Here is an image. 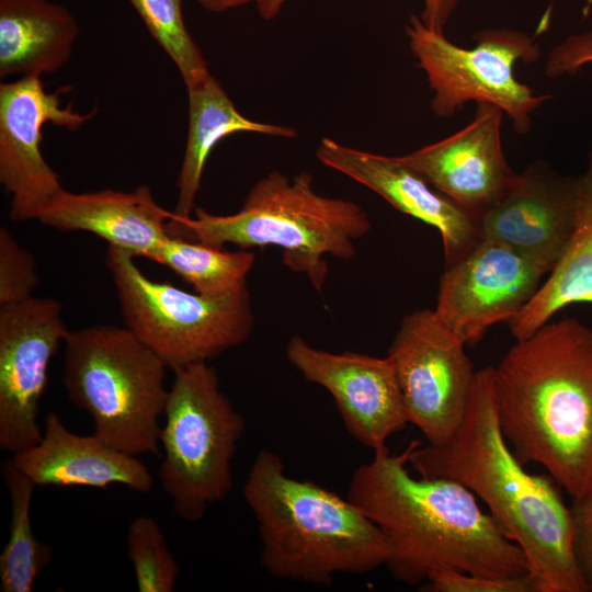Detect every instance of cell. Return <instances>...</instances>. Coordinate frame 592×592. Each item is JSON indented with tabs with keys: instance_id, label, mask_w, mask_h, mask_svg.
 Wrapping results in <instances>:
<instances>
[{
	"instance_id": "8fae6325",
	"label": "cell",
	"mask_w": 592,
	"mask_h": 592,
	"mask_svg": "<svg viewBox=\"0 0 592 592\" xmlns=\"http://www.w3.org/2000/svg\"><path fill=\"white\" fill-rule=\"evenodd\" d=\"M61 304L32 296L0 306V448L13 454L43 436L38 411L54 355L69 333Z\"/></svg>"
},
{
	"instance_id": "3957f363",
	"label": "cell",
	"mask_w": 592,
	"mask_h": 592,
	"mask_svg": "<svg viewBox=\"0 0 592 592\" xmlns=\"http://www.w3.org/2000/svg\"><path fill=\"white\" fill-rule=\"evenodd\" d=\"M493 369L502 434L572 498L592 481V329L574 318L516 341Z\"/></svg>"
},
{
	"instance_id": "52a82bcc",
	"label": "cell",
	"mask_w": 592,
	"mask_h": 592,
	"mask_svg": "<svg viewBox=\"0 0 592 592\" xmlns=\"http://www.w3.org/2000/svg\"><path fill=\"white\" fill-rule=\"evenodd\" d=\"M163 417L158 479L175 514L197 522L231 490V463L246 421L207 363L174 372Z\"/></svg>"
},
{
	"instance_id": "9c48e42d",
	"label": "cell",
	"mask_w": 592,
	"mask_h": 592,
	"mask_svg": "<svg viewBox=\"0 0 592 592\" xmlns=\"http://www.w3.org/2000/svg\"><path fill=\"white\" fill-rule=\"evenodd\" d=\"M406 34L433 92L432 112L440 118L454 116L467 102H488L505 112L514 132L524 136L532 114L553 98L535 94L514 76L517 61L530 64L540 54L539 45L520 31L487 29L474 36L476 46L464 48L411 14Z\"/></svg>"
},
{
	"instance_id": "d4e9b609",
	"label": "cell",
	"mask_w": 592,
	"mask_h": 592,
	"mask_svg": "<svg viewBox=\"0 0 592 592\" xmlns=\"http://www.w3.org/2000/svg\"><path fill=\"white\" fill-rule=\"evenodd\" d=\"M127 1L151 37L173 61L186 88L210 75L206 59L185 25L183 0Z\"/></svg>"
},
{
	"instance_id": "30bf717a",
	"label": "cell",
	"mask_w": 592,
	"mask_h": 592,
	"mask_svg": "<svg viewBox=\"0 0 592 592\" xmlns=\"http://www.w3.org/2000/svg\"><path fill=\"white\" fill-rule=\"evenodd\" d=\"M464 346L431 309L406 315L389 346L409 423L429 444L446 442L465 415L477 372Z\"/></svg>"
},
{
	"instance_id": "ba28073f",
	"label": "cell",
	"mask_w": 592,
	"mask_h": 592,
	"mask_svg": "<svg viewBox=\"0 0 592 592\" xmlns=\"http://www.w3.org/2000/svg\"><path fill=\"white\" fill-rule=\"evenodd\" d=\"M112 276L124 326L152 350L171 371L207 363L244 343L254 315L248 287L210 298L141 272L135 257L109 247Z\"/></svg>"
},
{
	"instance_id": "7c38bea8",
	"label": "cell",
	"mask_w": 592,
	"mask_h": 592,
	"mask_svg": "<svg viewBox=\"0 0 592 592\" xmlns=\"http://www.w3.org/2000/svg\"><path fill=\"white\" fill-rule=\"evenodd\" d=\"M94 113L64 107L59 93L46 91L41 78L0 84V182L10 195L12 221L37 220L64 190L41 150L44 126L77 132Z\"/></svg>"
},
{
	"instance_id": "5b68a950",
	"label": "cell",
	"mask_w": 592,
	"mask_h": 592,
	"mask_svg": "<svg viewBox=\"0 0 592 592\" xmlns=\"http://www.w3.org/2000/svg\"><path fill=\"white\" fill-rule=\"evenodd\" d=\"M169 229L216 247H278L283 263L321 292L329 272L326 255L353 259L355 241L372 223L360 204L316 192L310 173L272 171L252 185L238 212L215 215L195 207L191 217L171 219Z\"/></svg>"
},
{
	"instance_id": "6da1fadb",
	"label": "cell",
	"mask_w": 592,
	"mask_h": 592,
	"mask_svg": "<svg viewBox=\"0 0 592 592\" xmlns=\"http://www.w3.org/2000/svg\"><path fill=\"white\" fill-rule=\"evenodd\" d=\"M407 451L408 464L420 476L455 480L488 505L525 554L536 592H589L557 482L527 473L502 434L492 367L477 371L463 421L446 442H413Z\"/></svg>"
},
{
	"instance_id": "7402d4cb",
	"label": "cell",
	"mask_w": 592,
	"mask_h": 592,
	"mask_svg": "<svg viewBox=\"0 0 592 592\" xmlns=\"http://www.w3.org/2000/svg\"><path fill=\"white\" fill-rule=\"evenodd\" d=\"M574 231L556 266L532 299L508 323L516 341L524 340L572 304L592 305V149Z\"/></svg>"
},
{
	"instance_id": "277c9868",
	"label": "cell",
	"mask_w": 592,
	"mask_h": 592,
	"mask_svg": "<svg viewBox=\"0 0 592 592\" xmlns=\"http://www.w3.org/2000/svg\"><path fill=\"white\" fill-rule=\"evenodd\" d=\"M243 498L257 522L260 563L274 578L330 585L338 574L385 565L377 526L348 498L288 476L272 451L255 456Z\"/></svg>"
},
{
	"instance_id": "2e32d148",
	"label": "cell",
	"mask_w": 592,
	"mask_h": 592,
	"mask_svg": "<svg viewBox=\"0 0 592 592\" xmlns=\"http://www.w3.org/2000/svg\"><path fill=\"white\" fill-rule=\"evenodd\" d=\"M502 116L503 111L497 105L478 102L468 125L395 158L454 201L476 223L515 175L502 150Z\"/></svg>"
},
{
	"instance_id": "4316f807",
	"label": "cell",
	"mask_w": 592,
	"mask_h": 592,
	"mask_svg": "<svg viewBox=\"0 0 592 592\" xmlns=\"http://www.w3.org/2000/svg\"><path fill=\"white\" fill-rule=\"evenodd\" d=\"M38 282L32 253L5 227H0V306L32 297Z\"/></svg>"
},
{
	"instance_id": "484cf974",
	"label": "cell",
	"mask_w": 592,
	"mask_h": 592,
	"mask_svg": "<svg viewBox=\"0 0 592 592\" xmlns=\"http://www.w3.org/2000/svg\"><path fill=\"white\" fill-rule=\"evenodd\" d=\"M126 547L139 592L174 590L180 567L155 517L140 515L132 521L127 531Z\"/></svg>"
},
{
	"instance_id": "83f0119b",
	"label": "cell",
	"mask_w": 592,
	"mask_h": 592,
	"mask_svg": "<svg viewBox=\"0 0 592 592\" xmlns=\"http://www.w3.org/2000/svg\"><path fill=\"white\" fill-rule=\"evenodd\" d=\"M419 590L425 592H536L530 574L490 578L455 569L432 571Z\"/></svg>"
},
{
	"instance_id": "8992f818",
	"label": "cell",
	"mask_w": 592,
	"mask_h": 592,
	"mask_svg": "<svg viewBox=\"0 0 592 592\" xmlns=\"http://www.w3.org/2000/svg\"><path fill=\"white\" fill-rule=\"evenodd\" d=\"M167 369L125 326L70 330L64 343L61 380L68 398L90 415L99 439L133 456L161 455Z\"/></svg>"
},
{
	"instance_id": "603a6c76",
	"label": "cell",
	"mask_w": 592,
	"mask_h": 592,
	"mask_svg": "<svg viewBox=\"0 0 592 592\" xmlns=\"http://www.w3.org/2000/svg\"><path fill=\"white\" fill-rule=\"evenodd\" d=\"M254 261V253L246 249L227 251L172 234L162 240L152 259L182 277L195 293L210 298L229 296L247 287Z\"/></svg>"
},
{
	"instance_id": "9a60e30c",
	"label": "cell",
	"mask_w": 592,
	"mask_h": 592,
	"mask_svg": "<svg viewBox=\"0 0 592 592\" xmlns=\"http://www.w3.org/2000/svg\"><path fill=\"white\" fill-rule=\"evenodd\" d=\"M287 361L333 398L342 422L362 445L373 451L409 423L395 367L388 356L345 351L333 353L294 335L286 344Z\"/></svg>"
},
{
	"instance_id": "4dcf8cb0",
	"label": "cell",
	"mask_w": 592,
	"mask_h": 592,
	"mask_svg": "<svg viewBox=\"0 0 592 592\" xmlns=\"http://www.w3.org/2000/svg\"><path fill=\"white\" fill-rule=\"evenodd\" d=\"M287 0H257L259 15L266 21L274 19ZM460 0H423L421 21L431 30L444 33V27Z\"/></svg>"
},
{
	"instance_id": "5bb4252c",
	"label": "cell",
	"mask_w": 592,
	"mask_h": 592,
	"mask_svg": "<svg viewBox=\"0 0 592 592\" xmlns=\"http://www.w3.org/2000/svg\"><path fill=\"white\" fill-rule=\"evenodd\" d=\"M546 272L512 249L480 239L440 278L437 318L465 344L510 320L532 299Z\"/></svg>"
},
{
	"instance_id": "1f68e13d",
	"label": "cell",
	"mask_w": 592,
	"mask_h": 592,
	"mask_svg": "<svg viewBox=\"0 0 592 592\" xmlns=\"http://www.w3.org/2000/svg\"><path fill=\"white\" fill-rule=\"evenodd\" d=\"M198 4L210 13H224L249 3H255L257 0H196Z\"/></svg>"
},
{
	"instance_id": "44dd1931",
	"label": "cell",
	"mask_w": 592,
	"mask_h": 592,
	"mask_svg": "<svg viewBox=\"0 0 592 592\" xmlns=\"http://www.w3.org/2000/svg\"><path fill=\"white\" fill-rule=\"evenodd\" d=\"M186 90L187 137L177 180L178 198L171 219L193 215L209 153L225 137L241 132L282 138H295L298 135L294 127L257 122L242 115L212 73Z\"/></svg>"
},
{
	"instance_id": "7a4b0ae2",
	"label": "cell",
	"mask_w": 592,
	"mask_h": 592,
	"mask_svg": "<svg viewBox=\"0 0 592 592\" xmlns=\"http://www.w3.org/2000/svg\"><path fill=\"white\" fill-rule=\"evenodd\" d=\"M407 464V449H376L353 473L348 490V499L379 530L385 566L397 581L421 585L439 569L490 578L530 574L523 550L468 488L447 478H414Z\"/></svg>"
},
{
	"instance_id": "cb8c5ba5",
	"label": "cell",
	"mask_w": 592,
	"mask_h": 592,
	"mask_svg": "<svg viewBox=\"0 0 592 592\" xmlns=\"http://www.w3.org/2000/svg\"><path fill=\"white\" fill-rule=\"evenodd\" d=\"M11 519L8 540L0 554V591L32 592L38 574L52 561L49 544L36 538L31 506L36 485L9 459L3 465Z\"/></svg>"
},
{
	"instance_id": "f1b7e54d",
	"label": "cell",
	"mask_w": 592,
	"mask_h": 592,
	"mask_svg": "<svg viewBox=\"0 0 592 592\" xmlns=\"http://www.w3.org/2000/svg\"><path fill=\"white\" fill-rule=\"evenodd\" d=\"M572 525V548L577 563L592 592V481L569 508Z\"/></svg>"
},
{
	"instance_id": "e0dca14e",
	"label": "cell",
	"mask_w": 592,
	"mask_h": 592,
	"mask_svg": "<svg viewBox=\"0 0 592 592\" xmlns=\"http://www.w3.org/2000/svg\"><path fill=\"white\" fill-rule=\"evenodd\" d=\"M316 157L372 190L399 212L436 228L442 237L446 266L464 257L480 239L475 220L422 175L384 156L321 139Z\"/></svg>"
},
{
	"instance_id": "4fadbf2b",
	"label": "cell",
	"mask_w": 592,
	"mask_h": 592,
	"mask_svg": "<svg viewBox=\"0 0 592 592\" xmlns=\"http://www.w3.org/2000/svg\"><path fill=\"white\" fill-rule=\"evenodd\" d=\"M583 190V173L561 175L545 162H533L476 220L479 239L512 249L548 274L574 231Z\"/></svg>"
},
{
	"instance_id": "d6986e66",
	"label": "cell",
	"mask_w": 592,
	"mask_h": 592,
	"mask_svg": "<svg viewBox=\"0 0 592 592\" xmlns=\"http://www.w3.org/2000/svg\"><path fill=\"white\" fill-rule=\"evenodd\" d=\"M172 212L161 207L149 186L133 191L101 190L73 193L62 190L37 220L61 231H84L109 247L152 261L170 234Z\"/></svg>"
},
{
	"instance_id": "ac0fdd59",
	"label": "cell",
	"mask_w": 592,
	"mask_h": 592,
	"mask_svg": "<svg viewBox=\"0 0 592 592\" xmlns=\"http://www.w3.org/2000/svg\"><path fill=\"white\" fill-rule=\"evenodd\" d=\"M12 464L35 485L47 487H90L104 489L122 485L148 493L153 477L148 467L116 449L94 433L71 432L54 411L45 417L42 440L33 447L13 454Z\"/></svg>"
},
{
	"instance_id": "ffe728a7",
	"label": "cell",
	"mask_w": 592,
	"mask_h": 592,
	"mask_svg": "<svg viewBox=\"0 0 592 592\" xmlns=\"http://www.w3.org/2000/svg\"><path fill=\"white\" fill-rule=\"evenodd\" d=\"M80 33L75 15L50 0H0V77H36L69 60Z\"/></svg>"
},
{
	"instance_id": "f546056e",
	"label": "cell",
	"mask_w": 592,
	"mask_h": 592,
	"mask_svg": "<svg viewBox=\"0 0 592 592\" xmlns=\"http://www.w3.org/2000/svg\"><path fill=\"white\" fill-rule=\"evenodd\" d=\"M590 64H592V30L569 35L556 45L547 56L545 75L551 79L574 76Z\"/></svg>"
}]
</instances>
